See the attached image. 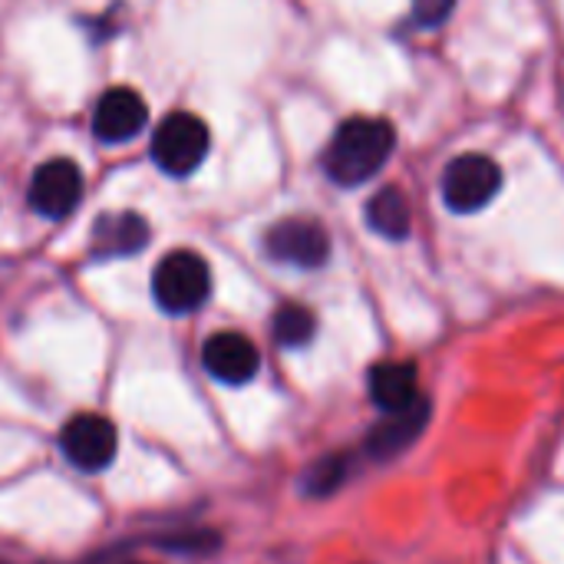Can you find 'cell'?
I'll list each match as a JSON object with an SVG mask.
<instances>
[{"label": "cell", "mask_w": 564, "mask_h": 564, "mask_svg": "<svg viewBox=\"0 0 564 564\" xmlns=\"http://www.w3.org/2000/svg\"><path fill=\"white\" fill-rule=\"evenodd\" d=\"M397 129L377 116H354L337 126L334 139L324 149V172L340 188L370 182L393 155Z\"/></svg>", "instance_id": "cell-1"}, {"label": "cell", "mask_w": 564, "mask_h": 564, "mask_svg": "<svg viewBox=\"0 0 564 564\" xmlns=\"http://www.w3.org/2000/svg\"><path fill=\"white\" fill-rule=\"evenodd\" d=\"M202 367L208 370V377H215L225 387H245L258 377L261 367V354L258 347L238 334V330H221L212 334L202 347Z\"/></svg>", "instance_id": "cell-9"}, {"label": "cell", "mask_w": 564, "mask_h": 564, "mask_svg": "<svg viewBox=\"0 0 564 564\" xmlns=\"http://www.w3.org/2000/svg\"><path fill=\"white\" fill-rule=\"evenodd\" d=\"M426 423H430V400L426 397L420 403H413L410 410L383 413V420L367 436V453L377 463H387V459L406 453L416 443V436L426 430Z\"/></svg>", "instance_id": "cell-10"}, {"label": "cell", "mask_w": 564, "mask_h": 564, "mask_svg": "<svg viewBox=\"0 0 564 564\" xmlns=\"http://www.w3.org/2000/svg\"><path fill=\"white\" fill-rule=\"evenodd\" d=\"M370 400L383 413H400L410 410L413 403L423 400L420 393V373L406 360H387L370 370Z\"/></svg>", "instance_id": "cell-12"}, {"label": "cell", "mask_w": 564, "mask_h": 564, "mask_svg": "<svg viewBox=\"0 0 564 564\" xmlns=\"http://www.w3.org/2000/svg\"><path fill=\"white\" fill-rule=\"evenodd\" d=\"M145 122H149V106L129 86L106 89L93 109V132L106 145H122L135 139L145 129Z\"/></svg>", "instance_id": "cell-8"}, {"label": "cell", "mask_w": 564, "mask_h": 564, "mask_svg": "<svg viewBox=\"0 0 564 564\" xmlns=\"http://www.w3.org/2000/svg\"><path fill=\"white\" fill-rule=\"evenodd\" d=\"M347 473H350V459L347 456H324V459H317L307 469L304 492L307 496H330V492H337L347 482Z\"/></svg>", "instance_id": "cell-15"}, {"label": "cell", "mask_w": 564, "mask_h": 564, "mask_svg": "<svg viewBox=\"0 0 564 564\" xmlns=\"http://www.w3.org/2000/svg\"><path fill=\"white\" fill-rule=\"evenodd\" d=\"M212 294V271L195 251H172L152 271V297L165 314H195Z\"/></svg>", "instance_id": "cell-2"}, {"label": "cell", "mask_w": 564, "mask_h": 564, "mask_svg": "<svg viewBox=\"0 0 564 564\" xmlns=\"http://www.w3.org/2000/svg\"><path fill=\"white\" fill-rule=\"evenodd\" d=\"M367 225L387 238V241H403L410 235L413 215H410V202L397 185L380 188L370 202H367Z\"/></svg>", "instance_id": "cell-13"}, {"label": "cell", "mask_w": 564, "mask_h": 564, "mask_svg": "<svg viewBox=\"0 0 564 564\" xmlns=\"http://www.w3.org/2000/svg\"><path fill=\"white\" fill-rule=\"evenodd\" d=\"M155 545L169 549V552H185V555H202V552H212L218 549V535L215 532H178V535H169V539H159Z\"/></svg>", "instance_id": "cell-16"}, {"label": "cell", "mask_w": 564, "mask_h": 564, "mask_svg": "<svg viewBox=\"0 0 564 564\" xmlns=\"http://www.w3.org/2000/svg\"><path fill=\"white\" fill-rule=\"evenodd\" d=\"M26 202L40 218H66L83 202V172L69 159L43 162L26 188Z\"/></svg>", "instance_id": "cell-7"}, {"label": "cell", "mask_w": 564, "mask_h": 564, "mask_svg": "<svg viewBox=\"0 0 564 564\" xmlns=\"http://www.w3.org/2000/svg\"><path fill=\"white\" fill-rule=\"evenodd\" d=\"M116 449H119L116 426L99 413H79L59 433V453L79 473L109 469V463L116 459Z\"/></svg>", "instance_id": "cell-6"}, {"label": "cell", "mask_w": 564, "mask_h": 564, "mask_svg": "<svg viewBox=\"0 0 564 564\" xmlns=\"http://www.w3.org/2000/svg\"><path fill=\"white\" fill-rule=\"evenodd\" d=\"M271 330H274V340L281 347H291V350L307 347L317 334V317L304 304H284V307H278Z\"/></svg>", "instance_id": "cell-14"}, {"label": "cell", "mask_w": 564, "mask_h": 564, "mask_svg": "<svg viewBox=\"0 0 564 564\" xmlns=\"http://www.w3.org/2000/svg\"><path fill=\"white\" fill-rule=\"evenodd\" d=\"M440 192L449 212L476 215L486 205H492L502 192V169L486 152H463L443 169Z\"/></svg>", "instance_id": "cell-3"}, {"label": "cell", "mask_w": 564, "mask_h": 564, "mask_svg": "<svg viewBox=\"0 0 564 564\" xmlns=\"http://www.w3.org/2000/svg\"><path fill=\"white\" fill-rule=\"evenodd\" d=\"M152 231L139 212H112L93 225V254L96 258H129L149 245Z\"/></svg>", "instance_id": "cell-11"}, {"label": "cell", "mask_w": 564, "mask_h": 564, "mask_svg": "<svg viewBox=\"0 0 564 564\" xmlns=\"http://www.w3.org/2000/svg\"><path fill=\"white\" fill-rule=\"evenodd\" d=\"M212 149L208 126L192 112H172L159 122L152 135V162L175 178L192 175Z\"/></svg>", "instance_id": "cell-4"}, {"label": "cell", "mask_w": 564, "mask_h": 564, "mask_svg": "<svg viewBox=\"0 0 564 564\" xmlns=\"http://www.w3.org/2000/svg\"><path fill=\"white\" fill-rule=\"evenodd\" d=\"M264 251L278 264L314 271V268H324L330 258V235L314 218H284L268 228Z\"/></svg>", "instance_id": "cell-5"}, {"label": "cell", "mask_w": 564, "mask_h": 564, "mask_svg": "<svg viewBox=\"0 0 564 564\" xmlns=\"http://www.w3.org/2000/svg\"><path fill=\"white\" fill-rule=\"evenodd\" d=\"M456 0H413V23L420 30H436L449 20Z\"/></svg>", "instance_id": "cell-17"}, {"label": "cell", "mask_w": 564, "mask_h": 564, "mask_svg": "<svg viewBox=\"0 0 564 564\" xmlns=\"http://www.w3.org/2000/svg\"><path fill=\"white\" fill-rule=\"evenodd\" d=\"M0 564H3V562H0Z\"/></svg>", "instance_id": "cell-18"}]
</instances>
